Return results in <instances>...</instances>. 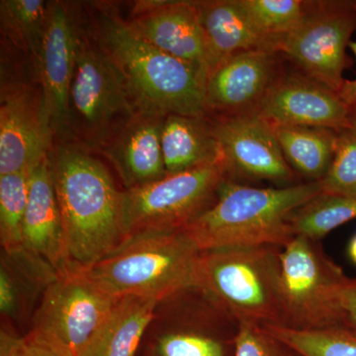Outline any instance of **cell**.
Returning <instances> with one entry per match:
<instances>
[{
	"label": "cell",
	"mask_w": 356,
	"mask_h": 356,
	"mask_svg": "<svg viewBox=\"0 0 356 356\" xmlns=\"http://www.w3.org/2000/svg\"><path fill=\"white\" fill-rule=\"evenodd\" d=\"M202 252L184 229H149L128 236L113 252L83 269L117 298L161 302L198 287Z\"/></svg>",
	"instance_id": "277c9868"
},
{
	"label": "cell",
	"mask_w": 356,
	"mask_h": 356,
	"mask_svg": "<svg viewBox=\"0 0 356 356\" xmlns=\"http://www.w3.org/2000/svg\"><path fill=\"white\" fill-rule=\"evenodd\" d=\"M240 322L228 310L206 324L178 327L159 337L156 356H235Z\"/></svg>",
	"instance_id": "603a6c76"
},
{
	"label": "cell",
	"mask_w": 356,
	"mask_h": 356,
	"mask_svg": "<svg viewBox=\"0 0 356 356\" xmlns=\"http://www.w3.org/2000/svg\"><path fill=\"white\" fill-rule=\"evenodd\" d=\"M91 31L120 77L138 113L207 117L208 72L159 50L113 9H96Z\"/></svg>",
	"instance_id": "6da1fadb"
},
{
	"label": "cell",
	"mask_w": 356,
	"mask_h": 356,
	"mask_svg": "<svg viewBox=\"0 0 356 356\" xmlns=\"http://www.w3.org/2000/svg\"><path fill=\"white\" fill-rule=\"evenodd\" d=\"M235 356H299L292 348L264 331L261 325L240 322Z\"/></svg>",
	"instance_id": "f546056e"
},
{
	"label": "cell",
	"mask_w": 356,
	"mask_h": 356,
	"mask_svg": "<svg viewBox=\"0 0 356 356\" xmlns=\"http://www.w3.org/2000/svg\"><path fill=\"white\" fill-rule=\"evenodd\" d=\"M77 20L63 2H50L49 20L36 67L37 81L54 135H69L70 89L74 69Z\"/></svg>",
	"instance_id": "2e32d148"
},
{
	"label": "cell",
	"mask_w": 356,
	"mask_h": 356,
	"mask_svg": "<svg viewBox=\"0 0 356 356\" xmlns=\"http://www.w3.org/2000/svg\"><path fill=\"white\" fill-rule=\"evenodd\" d=\"M149 356H156V355H154V353H152V355H149Z\"/></svg>",
	"instance_id": "8d00e7d4"
},
{
	"label": "cell",
	"mask_w": 356,
	"mask_h": 356,
	"mask_svg": "<svg viewBox=\"0 0 356 356\" xmlns=\"http://www.w3.org/2000/svg\"><path fill=\"white\" fill-rule=\"evenodd\" d=\"M348 252L351 262L356 266V235L351 238L348 243Z\"/></svg>",
	"instance_id": "e575fe53"
},
{
	"label": "cell",
	"mask_w": 356,
	"mask_h": 356,
	"mask_svg": "<svg viewBox=\"0 0 356 356\" xmlns=\"http://www.w3.org/2000/svg\"><path fill=\"white\" fill-rule=\"evenodd\" d=\"M356 219V193H320L293 211L287 222L293 235L322 241L332 231Z\"/></svg>",
	"instance_id": "d4e9b609"
},
{
	"label": "cell",
	"mask_w": 356,
	"mask_h": 356,
	"mask_svg": "<svg viewBox=\"0 0 356 356\" xmlns=\"http://www.w3.org/2000/svg\"><path fill=\"white\" fill-rule=\"evenodd\" d=\"M350 129H353L356 132V103L355 106L353 107V110H351Z\"/></svg>",
	"instance_id": "d590c367"
},
{
	"label": "cell",
	"mask_w": 356,
	"mask_h": 356,
	"mask_svg": "<svg viewBox=\"0 0 356 356\" xmlns=\"http://www.w3.org/2000/svg\"><path fill=\"white\" fill-rule=\"evenodd\" d=\"M350 49L353 51L356 58V42H350ZM339 95L343 98L346 104L350 105L351 108L355 106L356 103V79L353 81H348L346 79L343 89H341Z\"/></svg>",
	"instance_id": "836d02e7"
},
{
	"label": "cell",
	"mask_w": 356,
	"mask_h": 356,
	"mask_svg": "<svg viewBox=\"0 0 356 356\" xmlns=\"http://www.w3.org/2000/svg\"><path fill=\"white\" fill-rule=\"evenodd\" d=\"M270 126L281 152L292 170L306 177L308 182L322 180L334 159L337 131L280 124H270Z\"/></svg>",
	"instance_id": "7402d4cb"
},
{
	"label": "cell",
	"mask_w": 356,
	"mask_h": 356,
	"mask_svg": "<svg viewBox=\"0 0 356 356\" xmlns=\"http://www.w3.org/2000/svg\"><path fill=\"white\" fill-rule=\"evenodd\" d=\"M261 327L301 356H356V336L343 327L312 331L281 325Z\"/></svg>",
	"instance_id": "4316f807"
},
{
	"label": "cell",
	"mask_w": 356,
	"mask_h": 356,
	"mask_svg": "<svg viewBox=\"0 0 356 356\" xmlns=\"http://www.w3.org/2000/svg\"><path fill=\"white\" fill-rule=\"evenodd\" d=\"M341 327L356 336V277H348L341 296Z\"/></svg>",
	"instance_id": "d6a6232c"
},
{
	"label": "cell",
	"mask_w": 356,
	"mask_h": 356,
	"mask_svg": "<svg viewBox=\"0 0 356 356\" xmlns=\"http://www.w3.org/2000/svg\"><path fill=\"white\" fill-rule=\"evenodd\" d=\"M50 163L67 266L88 268L125 240L122 191L102 161L79 145H58L51 151Z\"/></svg>",
	"instance_id": "7a4b0ae2"
},
{
	"label": "cell",
	"mask_w": 356,
	"mask_h": 356,
	"mask_svg": "<svg viewBox=\"0 0 356 356\" xmlns=\"http://www.w3.org/2000/svg\"><path fill=\"white\" fill-rule=\"evenodd\" d=\"M229 177L293 185L297 173L288 165L268 122L261 117H214L211 120Z\"/></svg>",
	"instance_id": "4fadbf2b"
},
{
	"label": "cell",
	"mask_w": 356,
	"mask_h": 356,
	"mask_svg": "<svg viewBox=\"0 0 356 356\" xmlns=\"http://www.w3.org/2000/svg\"><path fill=\"white\" fill-rule=\"evenodd\" d=\"M159 301L122 297L79 356H135Z\"/></svg>",
	"instance_id": "44dd1931"
},
{
	"label": "cell",
	"mask_w": 356,
	"mask_h": 356,
	"mask_svg": "<svg viewBox=\"0 0 356 356\" xmlns=\"http://www.w3.org/2000/svg\"><path fill=\"white\" fill-rule=\"evenodd\" d=\"M30 170L0 175V238L9 259L27 254L23 221L29 198Z\"/></svg>",
	"instance_id": "484cf974"
},
{
	"label": "cell",
	"mask_w": 356,
	"mask_h": 356,
	"mask_svg": "<svg viewBox=\"0 0 356 356\" xmlns=\"http://www.w3.org/2000/svg\"><path fill=\"white\" fill-rule=\"evenodd\" d=\"M254 27L277 44L303 19L309 1L302 0H238Z\"/></svg>",
	"instance_id": "83f0119b"
},
{
	"label": "cell",
	"mask_w": 356,
	"mask_h": 356,
	"mask_svg": "<svg viewBox=\"0 0 356 356\" xmlns=\"http://www.w3.org/2000/svg\"><path fill=\"white\" fill-rule=\"evenodd\" d=\"M351 107L336 91L305 76L284 69L257 116L270 124L341 131L350 129Z\"/></svg>",
	"instance_id": "5bb4252c"
},
{
	"label": "cell",
	"mask_w": 356,
	"mask_h": 356,
	"mask_svg": "<svg viewBox=\"0 0 356 356\" xmlns=\"http://www.w3.org/2000/svg\"><path fill=\"white\" fill-rule=\"evenodd\" d=\"M299 356H301V355H299Z\"/></svg>",
	"instance_id": "74e56055"
},
{
	"label": "cell",
	"mask_w": 356,
	"mask_h": 356,
	"mask_svg": "<svg viewBox=\"0 0 356 356\" xmlns=\"http://www.w3.org/2000/svg\"><path fill=\"white\" fill-rule=\"evenodd\" d=\"M49 6L43 0H1L2 36L25 54L36 67L49 20Z\"/></svg>",
	"instance_id": "cb8c5ba5"
},
{
	"label": "cell",
	"mask_w": 356,
	"mask_h": 356,
	"mask_svg": "<svg viewBox=\"0 0 356 356\" xmlns=\"http://www.w3.org/2000/svg\"><path fill=\"white\" fill-rule=\"evenodd\" d=\"M0 175L30 170L50 154L54 132L41 86L1 74Z\"/></svg>",
	"instance_id": "8fae6325"
},
{
	"label": "cell",
	"mask_w": 356,
	"mask_h": 356,
	"mask_svg": "<svg viewBox=\"0 0 356 356\" xmlns=\"http://www.w3.org/2000/svg\"><path fill=\"white\" fill-rule=\"evenodd\" d=\"M161 144L168 175L187 172L224 159L207 117L166 116Z\"/></svg>",
	"instance_id": "ffe728a7"
},
{
	"label": "cell",
	"mask_w": 356,
	"mask_h": 356,
	"mask_svg": "<svg viewBox=\"0 0 356 356\" xmlns=\"http://www.w3.org/2000/svg\"><path fill=\"white\" fill-rule=\"evenodd\" d=\"M137 114L92 31L77 21L70 89V134H74L86 149L102 151Z\"/></svg>",
	"instance_id": "8992f818"
},
{
	"label": "cell",
	"mask_w": 356,
	"mask_h": 356,
	"mask_svg": "<svg viewBox=\"0 0 356 356\" xmlns=\"http://www.w3.org/2000/svg\"><path fill=\"white\" fill-rule=\"evenodd\" d=\"M23 243L28 254L51 267L58 274L69 268L50 154L30 170L29 198L23 221Z\"/></svg>",
	"instance_id": "e0dca14e"
},
{
	"label": "cell",
	"mask_w": 356,
	"mask_h": 356,
	"mask_svg": "<svg viewBox=\"0 0 356 356\" xmlns=\"http://www.w3.org/2000/svg\"><path fill=\"white\" fill-rule=\"evenodd\" d=\"M0 356H74L57 343L30 332L18 337L2 330L0 334Z\"/></svg>",
	"instance_id": "4dcf8cb0"
},
{
	"label": "cell",
	"mask_w": 356,
	"mask_h": 356,
	"mask_svg": "<svg viewBox=\"0 0 356 356\" xmlns=\"http://www.w3.org/2000/svg\"><path fill=\"white\" fill-rule=\"evenodd\" d=\"M10 264L2 257L0 267V310L3 315L13 317L20 307V283Z\"/></svg>",
	"instance_id": "1f68e13d"
},
{
	"label": "cell",
	"mask_w": 356,
	"mask_h": 356,
	"mask_svg": "<svg viewBox=\"0 0 356 356\" xmlns=\"http://www.w3.org/2000/svg\"><path fill=\"white\" fill-rule=\"evenodd\" d=\"M280 254L269 245L202 252L198 288L238 322L282 325Z\"/></svg>",
	"instance_id": "5b68a950"
},
{
	"label": "cell",
	"mask_w": 356,
	"mask_h": 356,
	"mask_svg": "<svg viewBox=\"0 0 356 356\" xmlns=\"http://www.w3.org/2000/svg\"><path fill=\"white\" fill-rule=\"evenodd\" d=\"M322 193L318 181L254 187L228 179L216 201L184 231L201 252L232 248H284L293 238L287 218Z\"/></svg>",
	"instance_id": "3957f363"
},
{
	"label": "cell",
	"mask_w": 356,
	"mask_h": 356,
	"mask_svg": "<svg viewBox=\"0 0 356 356\" xmlns=\"http://www.w3.org/2000/svg\"><path fill=\"white\" fill-rule=\"evenodd\" d=\"M119 299L83 269L67 268L44 287L31 332L79 356Z\"/></svg>",
	"instance_id": "30bf717a"
},
{
	"label": "cell",
	"mask_w": 356,
	"mask_h": 356,
	"mask_svg": "<svg viewBox=\"0 0 356 356\" xmlns=\"http://www.w3.org/2000/svg\"><path fill=\"white\" fill-rule=\"evenodd\" d=\"M282 325L297 331L341 327V296L348 277L321 241L294 238L281 248Z\"/></svg>",
	"instance_id": "52a82bcc"
},
{
	"label": "cell",
	"mask_w": 356,
	"mask_h": 356,
	"mask_svg": "<svg viewBox=\"0 0 356 356\" xmlns=\"http://www.w3.org/2000/svg\"><path fill=\"white\" fill-rule=\"evenodd\" d=\"M322 193H356V132H337L336 152L327 175L320 180Z\"/></svg>",
	"instance_id": "f1b7e54d"
},
{
	"label": "cell",
	"mask_w": 356,
	"mask_h": 356,
	"mask_svg": "<svg viewBox=\"0 0 356 356\" xmlns=\"http://www.w3.org/2000/svg\"><path fill=\"white\" fill-rule=\"evenodd\" d=\"M196 7L215 67L227 58L243 51L277 53L275 42L267 38L254 27L238 0L196 1Z\"/></svg>",
	"instance_id": "d6986e66"
},
{
	"label": "cell",
	"mask_w": 356,
	"mask_h": 356,
	"mask_svg": "<svg viewBox=\"0 0 356 356\" xmlns=\"http://www.w3.org/2000/svg\"><path fill=\"white\" fill-rule=\"evenodd\" d=\"M282 56L275 51L236 54L209 72L205 96L208 114L215 117L259 114L274 83L282 74Z\"/></svg>",
	"instance_id": "7c38bea8"
},
{
	"label": "cell",
	"mask_w": 356,
	"mask_h": 356,
	"mask_svg": "<svg viewBox=\"0 0 356 356\" xmlns=\"http://www.w3.org/2000/svg\"><path fill=\"white\" fill-rule=\"evenodd\" d=\"M129 25L143 39L209 72L214 60L199 19L196 1L143 0L136 2Z\"/></svg>",
	"instance_id": "9a60e30c"
},
{
	"label": "cell",
	"mask_w": 356,
	"mask_h": 356,
	"mask_svg": "<svg viewBox=\"0 0 356 356\" xmlns=\"http://www.w3.org/2000/svg\"><path fill=\"white\" fill-rule=\"evenodd\" d=\"M355 31L356 1H309L306 15L280 40L277 53L295 70L339 95L346 81V50Z\"/></svg>",
	"instance_id": "9c48e42d"
},
{
	"label": "cell",
	"mask_w": 356,
	"mask_h": 356,
	"mask_svg": "<svg viewBox=\"0 0 356 356\" xmlns=\"http://www.w3.org/2000/svg\"><path fill=\"white\" fill-rule=\"evenodd\" d=\"M165 118L138 113L102 149L126 189L151 184L168 175L161 144Z\"/></svg>",
	"instance_id": "ac0fdd59"
},
{
	"label": "cell",
	"mask_w": 356,
	"mask_h": 356,
	"mask_svg": "<svg viewBox=\"0 0 356 356\" xmlns=\"http://www.w3.org/2000/svg\"><path fill=\"white\" fill-rule=\"evenodd\" d=\"M228 179L232 178L222 159L122 191L125 238L144 229H184L212 206Z\"/></svg>",
	"instance_id": "ba28073f"
}]
</instances>
